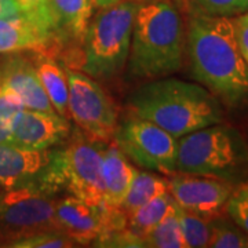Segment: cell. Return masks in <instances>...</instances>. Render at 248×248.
Instances as JSON below:
<instances>
[{
    "label": "cell",
    "instance_id": "obj_1",
    "mask_svg": "<svg viewBox=\"0 0 248 248\" xmlns=\"http://www.w3.org/2000/svg\"><path fill=\"white\" fill-rule=\"evenodd\" d=\"M185 31L193 79L222 105L232 109L248 107V66L240 51L233 17L193 11Z\"/></svg>",
    "mask_w": 248,
    "mask_h": 248
},
{
    "label": "cell",
    "instance_id": "obj_2",
    "mask_svg": "<svg viewBox=\"0 0 248 248\" xmlns=\"http://www.w3.org/2000/svg\"><path fill=\"white\" fill-rule=\"evenodd\" d=\"M131 115L152 122L181 138L223 122V105L202 84L159 78L142 84L127 98Z\"/></svg>",
    "mask_w": 248,
    "mask_h": 248
},
{
    "label": "cell",
    "instance_id": "obj_3",
    "mask_svg": "<svg viewBox=\"0 0 248 248\" xmlns=\"http://www.w3.org/2000/svg\"><path fill=\"white\" fill-rule=\"evenodd\" d=\"M185 55V24L174 1H141L128 54L130 75L137 79L166 78L184 66Z\"/></svg>",
    "mask_w": 248,
    "mask_h": 248
},
{
    "label": "cell",
    "instance_id": "obj_4",
    "mask_svg": "<svg viewBox=\"0 0 248 248\" xmlns=\"http://www.w3.org/2000/svg\"><path fill=\"white\" fill-rule=\"evenodd\" d=\"M177 172L239 184L248 178V145L237 128L217 123L178 138Z\"/></svg>",
    "mask_w": 248,
    "mask_h": 248
},
{
    "label": "cell",
    "instance_id": "obj_5",
    "mask_svg": "<svg viewBox=\"0 0 248 248\" xmlns=\"http://www.w3.org/2000/svg\"><path fill=\"white\" fill-rule=\"evenodd\" d=\"M140 0H120L99 9L80 42L78 69L94 79H113L128 61Z\"/></svg>",
    "mask_w": 248,
    "mask_h": 248
},
{
    "label": "cell",
    "instance_id": "obj_6",
    "mask_svg": "<svg viewBox=\"0 0 248 248\" xmlns=\"http://www.w3.org/2000/svg\"><path fill=\"white\" fill-rule=\"evenodd\" d=\"M105 143L89 140L81 131L72 134L63 148L53 149L51 160L36 185L57 195L68 190L86 203L99 205L105 202L101 175L102 151Z\"/></svg>",
    "mask_w": 248,
    "mask_h": 248
},
{
    "label": "cell",
    "instance_id": "obj_7",
    "mask_svg": "<svg viewBox=\"0 0 248 248\" xmlns=\"http://www.w3.org/2000/svg\"><path fill=\"white\" fill-rule=\"evenodd\" d=\"M69 83L68 112L81 133L101 143L113 141L119 108L115 99L94 78L75 69H66Z\"/></svg>",
    "mask_w": 248,
    "mask_h": 248
},
{
    "label": "cell",
    "instance_id": "obj_8",
    "mask_svg": "<svg viewBox=\"0 0 248 248\" xmlns=\"http://www.w3.org/2000/svg\"><path fill=\"white\" fill-rule=\"evenodd\" d=\"M54 196L36 184L4 190L0 196V240L10 243L39 232L60 229Z\"/></svg>",
    "mask_w": 248,
    "mask_h": 248
},
{
    "label": "cell",
    "instance_id": "obj_9",
    "mask_svg": "<svg viewBox=\"0 0 248 248\" xmlns=\"http://www.w3.org/2000/svg\"><path fill=\"white\" fill-rule=\"evenodd\" d=\"M113 141L142 169L166 177L177 172L178 138L152 122L131 116L117 124Z\"/></svg>",
    "mask_w": 248,
    "mask_h": 248
},
{
    "label": "cell",
    "instance_id": "obj_10",
    "mask_svg": "<svg viewBox=\"0 0 248 248\" xmlns=\"http://www.w3.org/2000/svg\"><path fill=\"white\" fill-rule=\"evenodd\" d=\"M169 192L175 203L186 211L207 219L225 213L234 184L218 178L174 172L170 175Z\"/></svg>",
    "mask_w": 248,
    "mask_h": 248
},
{
    "label": "cell",
    "instance_id": "obj_11",
    "mask_svg": "<svg viewBox=\"0 0 248 248\" xmlns=\"http://www.w3.org/2000/svg\"><path fill=\"white\" fill-rule=\"evenodd\" d=\"M71 135L69 119L57 112L21 109L10 130V143L27 149L46 151L66 141Z\"/></svg>",
    "mask_w": 248,
    "mask_h": 248
},
{
    "label": "cell",
    "instance_id": "obj_12",
    "mask_svg": "<svg viewBox=\"0 0 248 248\" xmlns=\"http://www.w3.org/2000/svg\"><path fill=\"white\" fill-rule=\"evenodd\" d=\"M55 219L60 229L79 246H90L105 232L107 202L93 205L75 196H68L57 200Z\"/></svg>",
    "mask_w": 248,
    "mask_h": 248
},
{
    "label": "cell",
    "instance_id": "obj_13",
    "mask_svg": "<svg viewBox=\"0 0 248 248\" xmlns=\"http://www.w3.org/2000/svg\"><path fill=\"white\" fill-rule=\"evenodd\" d=\"M53 148L46 151L27 149L10 142H0V187L10 190L36 184L51 160Z\"/></svg>",
    "mask_w": 248,
    "mask_h": 248
},
{
    "label": "cell",
    "instance_id": "obj_14",
    "mask_svg": "<svg viewBox=\"0 0 248 248\" xmlns=\"http://www.w3.org/2000/svg\"><path fill=\"white\" fill-rule=\"evenodd\" d=\"M0 71L3 90L16 94L22 107L40 112H55L29 58L14 54L0 66Z\"/></svg>",
    "mask_w": 248,
    "mask_h": 248
},
{
    "label": "cell",
    "instance_id": "obj_15",
    "mask_svg": "<svg viewBox=\"0 0 248 248\" xmlns=\"http://www.w3.org/2000/svg\"><path fill=\"white\" fill-rule=\"evenodd\" d=\"M51 46V35L25 14L0 19V53H46Z\"/></svg>",
    "mask_w": 248,
    "mask_h": 248
},
{
    "label": "cell",
    "instance_id": "obj_16",
    "mask_svg": "<svg viewBox=\"0 0 248 248\" xmlns=\"http://www.w3.org/2000/svg\"><path fill=\"white\" fill-rule=\"evenodd\" d=\"M54 43H80L94 13L93 0H50Z\"/></svg>",
    "mask_w": 248,
    "mask_h": 248
},
{
    "label": "cell",
    "instance_id": "obj_17",
    "mask_svg": "<svg viewBox=\"0 0 248 248\" xmlns=\"http://www.w3.org/2000/svg\"><path fill=\"white\" fill-rule=\"evenodd\" d=\"M138 170L131 166L128 157L115 141L105 143L102 151L101 175L105 202L112 207H120L127 195L134 175Z\"/></svg>",
    "mask_w": 248,
    "mask_h": 248
},
{
    "label": "cell",
    "instance_id": "obj_18",
    "mask_svg": "<svg viewBox=\"0 0 248 248\" xmlns=\"http://www.w3.org/2000/svg\"><path fill=\"white\" fill-rule=\"evenodd\" d=\"M32 62L35 65L37 76L42 81V86L53 105L54 110L58 115L69 119V83L66 71H63L61 65L46 53H37V57Z\"/></svg>",
    "mask_w": 248,
    "mask_h": 248
},
{
    "label": "cell",
    "instance_id": "obj_19",
    "mask_svg": "<svg viewBox=\"0 0 248 248\" xmlns=\"http://www.w3.org/2000/svg\"><path fill=\"white\" fill-rule=\"evenodd\" d=\"M169 190V181L166 178L157 177L156 174L146 171H137L134 175L130 189L124 197L123 203L119 207L125 215H130L141 205L148 203L153 197Z\"/></svg>",
    "mask_w": 248,
    "mask_h": 248
},
{
    "label": "cell",
    "instance_id": "obj_20",
    "mask_svg": "<svg viewBox=\"0 0 248 248\" xmlns=\"http://www.w3.org/2000/svg\"><path fill=\"white\" fill-rule=\"evenodd\" d=\"M174 203L175 200L172 199L169 190L153 197L138 210L127 215V229L135 236L143 239L146 233L166 217Z\"/></svg>",
    "mask_w": 248,
    "mask_h": 248
},
{
    "label": "cell",
    "instance_id": "obj_21",
    "mask_svg": "<svg viewBox=\"0 0 248 248\" xmlns=\"http://www.w3.org/2000/svg\"><path fill=\"white\" fill-rule=\"evenodd\" d=\"M142 241L148 248H186L179 225L177 203H174L166 217L146 233Z\"/></svg>",
    "mask_w": 248,
    "mask_h": 248
},
{
    "label": "cell",
    "instance_id": "obj_22",
    "mask_svg": "<svg viewBox=\"0 0 248 248\" xmlns=\"http://www.w3.org/2000/svg\"><path fill=\"white\" fill-rule=\"evenodd\" d=\"M211 233L208 247L248 248V233L239 228L229 217L223 214L210 219Z\"/></svg>",
    "mask_w": 248,
    "mask_h": 248
},
{
    "label": "cell",
    "instance_id": "obj_23",
    "mask_svg": "<svg viewBox=\"0 0 248 248\" xmlns=\"http://www.w3.org/2000/svg\"><path fill=\"white\" fill-rule=\"evenodd\" d=\"M178 217H179V225H181L186 248L208 247V240L211 233L210 219L190 211H186L179 205H178Z\"/></svg>",
    "mask_w": 248,
    "mask_h": 248
},
{
    "label": "cell",
    "instance_id": "obj_24",
    "mask_svg": "<svg viewBox=\"0 0 248 248\" xmlns=\"http://www.w3.org/2000/svg\"><path fill=\"white\" fill-rule=\"evenodd\" d=\"M7 247L14 248H73L79 244L60 229L45 231L31 234L27 237L13 240L6 244Z\"/></svg>",
    "mask_w": 248,
    "mask_h": 248
},
{
    "label": "cell",
    "instance_id": "obj_25",
    "mask_svg": "<svg viewBox=\"0 0 248 248\" xmlns=\"http://www.w3.org/2000/svg\"><path fill=\"white\" fill-rule=\"evenodd\" d=\"M225 213L239 228L248 233V178L234 185Z\"/></svg>",
    "mask_w": 248,
    "mask_h": 248
},
{
    "label": "cell",
    "instance_id": "obj_26",
    "mask_svg": "<svg viewBox=\"0 0 248 248\" xmlns=\"http://www.w3.org/2000/svg\"><path fill=\"white\" fill-rule=\"evenodd\" d=\"M193 11L214 17H236L244 13L241 0H187Z\"/></svg>",
    "mask_w": 248,
    "mask_h": 248
},
{
    "label": "cell",
    "instance_id": "obj_27",
    "mask_svg": "<svg viewBox=\"0 0 248 248\" xmlns=\"http://www.w3.org/2000/svg\"><path fill=\"white\" fill-rule=\"evenodd\" d=\"M16 1L21 7L22 13L31 19H33L36 24H39L46 32H48L54 40L53 16H51L50 0H16Z\"/></svg>",
    "mask_w": 248,
    "mask_h": 248
},
{
    "label": "cell",
    "instance_id": "obj_28",
    "mask_svg": "<svg viewBox=\"0 0 248 248\" xmlns=\"http://www.w3.org/2000/svg\"><path fill=\"white\" fill-rule=\"evenodd\" d=\"M21 109L24 107L17 95L3 90L0 94V142H9L11 124Z\"/></svg>",
    "mask_w": 248,
    "mask_h": 248
},
{
    "label": "cell",
    "instance_id": "obj_29",
    "mask_svg": "<svg viewBox=\"0 0 248 248\" xmlns=\"http://www.w3.org/2000/svg\"><path fill=\"white\" fill-rule=\"evenodd\" d=\"M94 247H125V248H143L141 237L135 236L127 228L122 231H112L99 234L93 241Z\"/></svg>",
    "mask_w": 248,
    "mask_h": 248
},
{
    "label": "cell",
    "instance_id": "obj_30",
    "mask_svg": "<svg viewBox=\"0 0 248 248\" xmlns=\"http://www.w3.org/2000/svg\"><path fill=\"white\" fill-rule=\"evenodd\" d=\"M234 27H236V36L239 42L240 51L248 66V19L243 14L233 17Z\"/></svg>",
    "mask_w": 248,
    "mask_h": 248
},
{
    "label": "cell",
    "instance_id": "obj_31",
    "mask_svg": "<svg viewBox=\"0 0 248 248\" xmlns=\"http://www.w3.org/2000/svg\"><path fill=\"white\" fill-rule=\"evenodd\" d=\"M24 14L16 0H0V19Z\"/></svg>",
    "mask_w": 248,
    "mask_h": 248
},
{
    "label": "cell",
    "instance_id": "obj_32",
    "mask_svg": "<svg viewBox=\"0 0 248 248\" xmlns=\"http://www.w3.org/2000/svg\"><path fill=\"white\" fill-rule=\"evenodd\" d=\"M117 1H120V0H93V3L97 9H105V7H109Z\"/></svg>",
    "mask_w": 248,
    "mask_h": 248
},
{
    "label": "cell",
    "instance_id": "obj_33",
    "mask_svg": "<svg viewBox=\"0 0 248 248\" xmlns=\"http://www.w3.org/2000/svg\"><path fill=\"white\" fill-rule=\"evenodd\" d=\"M241 3H243V7H244V13L248 11V0H241Z\"/></svg>",
    "mask_w": 248,
    "mask_h": 248
},
{
    "label": "cell",
    "instance_id": "obj_34",
    "mask_svg": "<svg viewBox=\"0 0 248 248\" xmlns=\"http://www.w3.org/2000/svg\"><path fill=\"white\" fill-rule=\"evenodd\" d=\"M3 91V81H1V71H0V94Z\"/></svg>",
    "mask_w": 248,
    "mask_h": 248
},
{
    "label": "cell",
    "instance_id": "obj_35",
    "mask_svg": "<svg viewBox=\"0 0 248 248\" xmlns=\"http://www.w3.org/2000/svg\"><path fill=\"white\" fill-rule=\"evenodd\" d=\"M243 16H244V17H246L248 19V11H246V13H243Z\"/></svg>",
    "mask_w": 248,
    "mask_h": 248
},
{
    "label": "cell",
    "instance_id": "obj_36",
    "mask_svg": "<svg viewBox=\"0 0 248 248\" xmlns=\"http://www.w3.org/2000/svg\"><path fill=\"white\" fill-rule=\"evenodd\" d=\"M140 1H145V0H140Z\"/></svg>",
    "mask_w": 248,
    "mask_h": 248
}]
</instances>
